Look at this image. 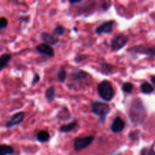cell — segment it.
<instances>
[{
  "instance_id": "6da1fadb",
  "label": "cell",
  "mask_w": 155,
  "mask_h": 155,
  "mask_svg": "<svg viewBox=\"0 0 155 155\" xmlns=\"http://www.w3.org/2000/svg\"><path fill=\"white\" fill-rule=\"evenodd\" d=\"M97 91L99 96L105 101H110L114 97V90L112 84L107 80H103L98 83Z\"/></svg>"
},
{
  "instance_id": "7a4b0ae2",
  "label": "cell",
  "mask_w": 155,
  "mask_h": 155,
  "mask_svg": "<svg viewBox=\"0 0 155 155\" xmlns=\"http://www.w3.org/2000/svg\"><path fill=\"white\" fill-rule=\"evenodd\" d=\"M138 113L142 118H144V117H145V108H144L143 104L139 100H136L131 104L130 111H129L130 119H131L132 122L135 123V124L136 123L138 124V123L140 122Z\"/></svg>"
},
{
  "instance_id": "3957f363",
  "label": "cell",
  "mask_w": 155,
  "mask_h": 155,
  "mask_svg": "<svg viewBox=\"0 0 155 155\" xmlns=\"http://www.w3.org/2000/svg\"><path fill=\"white\" fill-rule=\"evenodd\" d=\"M91 111L99 117V120L103 122L107 114L110 113V107L106 103H102L101 101H94L91 105Z\"/></svg>"
},
{
  "instance_id": "277c9868",
  "label": "cell",
  "mask_w": 155,
  "mask_h": 155,
  "mask_svg": "<svg viewBox=\"0 0 155 155\" xmlns=\"http://www.w3.org/2000/svg\"><path fill=\"white\" fill-rule=\"evenodd\" d=\"M94 139H95V137H94L93 136L77 138V139H76V140L74 141V150H75L77 152H79V151L88 148V147L90 146L91 144L92 143V142L94 141Z\"/></svg>"
},
{
  "instance_id": "5b68a950",
  "label": "cell",
  "mask_w": 155,
  "mask_h": 155,
  "mask_svg": "<svg viewBox=\"0 0 155 155\" xmlns=\"http://www.w3.org/2000/svg\"><path fill=\"white\" fill-rule=\"evenodd\" d=\"M128 41L129 39L126 35L123 34V33L117 35L111 41L112 50L114 51H117L122 49V48L127 45Z\"/></svg>"
},
{
  "instance_id": "8992f818",
  "label": "cell",
  "mask_w": 155,
  "mask_h": 155,
  "mask_svg": "<svg viewBox=\"0 0 155 155\" xmlns=\"http://www.w3.org/2000/svg\"><path fill=\"white\" fill-rule=\"evenodd\" d=\"M24 112H18L15 114L10 117V119L6 122L5 127L7 129L12 128L15 126H18L24 121Z\"/></svg>"
},
{
  "instance_id": "52a82bcc",
  "label": "cell",
  "mask_w": 155,
  "mask_h": 155,
  "mask_svg": "<svg viewBox=\"0 0 155 155\" xmlns=\"http://www.w3.org/2000/svg\"><path fill=\"white\" fill-rule=\"evenodd\" d=\"M130 51H134L139 54H146V55L155 56V48L145 45H139L133 48H130Z\"/></svg>"
},
{
  "instance_id": "ba28073f",
  "label": "cell",
  "mask_w": 155,
  "mask_h": 155,
  "mask_svg": "<svg viewBox=\"0 0 155 155\" xmlns=\"http://www.w3.org/2000/svg\"><path fill=\"white\" fill-rule=\"evenodd\" d=\"M114 21H106L97 27L95 33L98 35L103 34V33H111L114 30Z\"/></svg>"
},
{
  "instance_id": "9c48e42d",
  "label": "cell",
  "mask_w": 155,
  "mask_h": 155,
  "mask_svg": "<svg viewBox=\"0 0 155 155\" xmlns=\"http://www.w3.org/2000/svg\"><path fill=\"white\" fill-rule=\"evenodd\" d=\"M36 49L39 54L47 56V57H54V49L49 45L46 43L39 44V45L36 46Z\"/></svg>"
},
{
  "instance_id": "30bf717a",
  "label": "cell",
  "mask_w": 155,
  "mask_h": 155,
  "mask_svg": "<svg viewBox=\"0 0 155 155\" xmlns=\"http://www.w3.org/2000/svg\"><path fill=\"white\" fill-rule=\"evenodd\" d=\"M126 124L120 117H116L114 120L110 129L114 133H118L122 132L125 128Z\"/></svg>"
},
{
  "instance_id": "8fae6325",
  "label": "cell",
  "mask_w": 155,
  "mask_h": 155,
  "mask_svg": "<svg viewBox=\"0 0 155 155\" xmlns=\"http://www.w3.org/2000/svg\"><path fill=\"white\" fill-rule=\"evenodd\" d=\"M88 77V74L86 71H83L82 70H77L74 71L71 74V80L74 82H79L81 80H85Z\"/></svg>"
},
{
  "instance_id": "7c38bea8",
  "label": "cell",
  "mask_w": 155,
  "mask_h": 155,
  "mask_svg": "<svg viewBox=\"0 0 155 155\" xmlns=\"http://www.w3.org/2000/svg\"><path fill=\"white\" fill-rule=\"evenodd\" d=\"M42 39L45 43L48 44V45H56L59 42L58 39L55 37V36H52L50 33H46V32H43L41 35Z\"/></svg>"
},
{
  "instance_id": "4fadbf2b",
  "label": "cell",
  "mask_w": 155,
  "mask_h": 155,
  "mask_svg": "<svg viewBox=\"0 0 155 155\" xmlns=\"http://www.w3.org/2000/svg\"><path fill=\"white\" fill-rule=\"evenodd\" d=\"M11 59H12V55L10 54L5 53V54L0 55V71H2L7 67L8 64L9 63Z\"/></svg>"
},
{
  "instance_id": "5bb4252c",
  "label": "cell",
  "mask_w": 155,
  "mask_h": 155,
  "mask_svg": "<svg viewBox=\"0 0 155 155\" xmlns=\"http://www.w3.org/2000/svg\"><path fill=\"white\" fill-rule=\"evenodd\" d=\"M15 153L13 147L5 144L0 145V155H12Z\"/></svg>"
},
{
  "instance_id": "9a60e30c",
  "label": "cell",
  "mask_w": 155,
  "mask_h": 155,
  "mask_svg": "<svg viewBox=\"0 0 155 155\" xmlns=\"http://www.w3.org/2000/svg\"><path fill=\"white\" fill-rule=\"evenodd\" d=\"M77 120H74L73 122L69 123L68 124H65V125H63L60 128V132L61 133H70L71 132L72 130H74V129L77 127Z\"/></svg>"
},
{
  "instance_id": "2e32d148",
  "label": "cell",
  "mask_w": 155,
  "mask_h": 155,
  "mask_svg": "<svg viewBox=\"0 0 155 155\" xmlns=\"http://www.w3.org/2000/svg\"><path fill=\"white\" fill-rule=\"evenodd\" d=\"M36 139L40 142H46L49 140L50 135L45 130H41L36 134Z\"/></svg>"
},
{
  "instance_id": "e0dca14e",
  "label": "cell",
  "mask_w": 155,
  "mask_h": 155,
  "mask_svg": "<svg viewBox=\"0 0 155 155\" xmlns=\"http://www.w3.org/2000/svg\"><path fill=\"white\" fill-rule=\"evenodd\" d=\"M140 89L141 91L144 94H150L154 92V87L152 86V85H151L148 82H144V83H142L141 84Z\"/></svg>"
},
{
  "instance_id": "ac0fdd59",
  "label": "cell",
  "mask_w": 155,
  "mask_h": 155,
  "mask_svg": "<svg viewBox=\"0 0 155 155\" xmlns=\"http://www.w3.org/2000/svg\"><path fill=\"white\" fill-rule=\"evenodd\" d=\"M45 98L48 101H52L55 98V89L54 86H50L45 91Z\"/></svg>"
},
{
  "instance_id": "d6986e66",
  "label": "cell",
  "mask_w": 155,
  "mask_h": 155,
  "mask_svg": "<svg viewBox=\"0 0 155 155\" xmlns=\"http://www.w3.org/2000/svg\"><path fill=\"white\" fill-rule=\"evenodd\" d=\"M67 78V72L63 68H61L60 70L58 71L57 74V79L59 82L61 83H64V82L66 80Z\"/></svg>"
},
{
  "instance_id": "ffe728a7",
  "label": "cell",
  "mask_w": 155,
  "mask_h": 155,
  "mask_svg": "<svg viewBox=\"0 0 155 155\" xmlns=\"http://www.w3.org/2000/svg\"><path fill=\"white\" fill-rule=\"evenodd\" d=\"M133 88H134L133 85L129 82H126L122 85V90L125 93H131L133 90Z\"/></svg>"
},
{
  "instance_id": "44dd1931",
  "label": "cell",
  "mask_w": 155,
  "mask_h": 155,
  "mask_svg": "<svg viewBox=\"0 0 155 155\" xmlns=\"http://www.w3.org/2000/svg\"><path fill=\"white\" fill-rule=\"evenodd\" d=\"M101 71H102L104 74H110V73L113 71V66L111 65L108 64H105V63H103L101 64Z\"/></svg>"
},
{
  "instance_id": "7402d4cb",
  "label": "cell",
  "mask_w": 155,
  "mask_h": 155,
  "mask_svg": "<svg viewBox=\"0 0 155 155\" xmlns=\"http://www.w3.org/2000/svg\"><path fill=\"white\" fill-rule=\"evenodd\" d=\"M53 31H54V34L57 35V36H62V35L64 34V33H65L64 28V27L61 25L56 26L55 28L54 29V30H53Z\"/></svg>"
},
{
  "instance_id": "603a6c76",
  "label": "cell",
  "mask_w": 155,
  "mask_h": 155,
  "mask_svg": "<svg viewBox=\"0 0 155 155\" xmlns=\"http://www.w3.org/2000/svg\"><path fill=\"white\" fill-rule=\"evenodd\" d=\"M8 21L7 18L5 17H1L0 18V30L6 28L8 27Z\"/></svg>"
},
{
  "instance_id": "cb8c5ba5",
  "label": "cell",
  "mask_w": 155,
  "mask_h": 155,
  "mask_svg": "<svg viewBox=\"0 0 155 155\" xmlns=\"http://www.w3.org/2000/svg\"><path fill=\"white\" fill-rule=\"evenodd\" d=\"M140 155H155V151L150 148H143L141 151Z\"/></svg>"
},
{
  "instance_id": "d4e9b609",
  "label": "cell",
  "mask_w": 155,
  "mask_h": 155,
  "mask_svg": "<svg viewBox=\"0 0 155 155\" xmlns=\"http://www.w3.org/2000/svg\"><path fill=\"white\" fill-rule=\"evenodd\" d=\"M39 80H40V77H39V74H36L34 75V77H33V81H32V85L36 84V83H39Z\"/></svg>"
},
{
  "instance_id": "484cf974",
  "label": "cell",
  "mask_w": 155,
  "mask_h": 155,
  "mask_svg": "<svg viewBox=\"0 0 155 155\" xmlns=\"http://www.w3.org/2000/svg\"><path fill=\"white\" fill-rule=\"evenodd\" d=\"M86 58H88V56L83 55V54H78V55L76 57L75 60H76V61H77V62H80V61H82L83 59Z\"/></svg>"
},
{
  "instance_id": "4316f807",
  "label": "cell",
  "mask_w": 155,
  "mask_h": 155,
  "mask_svg": "<svg viewBox=\"0 0 155 155\" xmlns=\"http://www.w3.org/2000/svg\"><path fill=\"white\" fill-rule=\"evenodd\" d=\"M136 136V132H132V133H130V136H129V137H130V139H131V140L135 141V140H137V139H138L137 136Z\"/></svg>"
},
{
  "instance_id": "83f0119b",
  "label": "cell",
  "mask_w": 155,
  "mask_h": 155,
  "mask_svg": "<svg viewBox=\"0 0 155 155\" xmlns=\"http://www.w3.org/2000/svg\"><path fill=\"white\" fill-rule=\"evenodd\" d=\"M83 1H81V0H77V1H69V2L71 3V4H78V3H81Z\"/></svg>"
},
{
  "instance_id": "f1b7e54d",
  "label": "cell",
  "mask_w": 155,
  "mask_h": 155,
  "mask_svg": "<svg viewBox=\"0 0 155 155\" xmlns=\"http://www.w3.org/2000/svg\"><path fill=\"white\" fill-rule=\"evenodd\" d=\"M151 81H152V83H154V85L155 86V75L152 76V77H151Z\"/></svg>"
},
{
  "instance_id": "f546056e",
  "label": "cell",
  "mask_w": 155,
  "mask_h": 155,
  "mask_svg": "<svg viewBox=\"0 0 155 155\" xmlns=\"http://www.w3.org/2000/svg\"><path fill=\"white\" fill-rule=\"evenodd\" d=\"M114 155H123V154H121V153H118V154H114Z\"/></svg>"
}]
</instances>
